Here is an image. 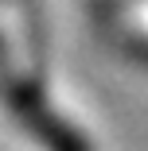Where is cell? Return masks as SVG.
<instances>
[{
  "label": "cell",
  "instance_id": "cell-1",
  "mask_svg": "<svg viewBox=\"0 0 148 151\" xmlns=\"http://www.w3.org/2000/svg\"><path fill=\"white\" fill-rule=\"evenodd\" d=\"M4 105L23 124V132L31 136L35 143H43L47 151H90V143H86L66 120L43 101V93L31 81H12L4 89Z\"/></svg>",
  "mask_w": 148,
  "mask_h": 151
}]
</instances>
